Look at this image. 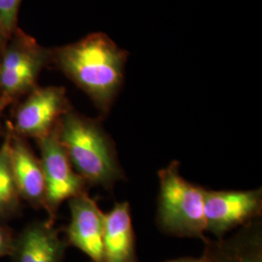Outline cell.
Here are the masks:
<instances>
[{
    "mask_svg": "<svg viewBox=\"0 0 262 262\" xmlns=\"http://www.w3.org/2000/svg\"><path fill=\"white\" fill-rule=\"evenodd\" d=\"M51 66L92 100L101 118L107 116L123 86L129 53L103 32L51 48Z\"/></svg>",
    "mask_w": 262,
    "mask_h": 262,
    "instance_id": "obj_1",
    "label": "cell"
},
{
    "mask_svg": "<svg viewBox=\"0 0 262 262\" xmlns=\"http://www.w3.org/2000/svg\"><path fill=\"white\" fill-rule=\"evenodd\" d=\"M57 132L73 168L88 187L112 190L125 179L115 144L100 119L84 116L72 106L60 119Z\"/></svg>",
    "mask_w": 262,
    "mask_h": 262,
    "instance_id": "obj_2",
    "label": "cell"
},
{
    "mask_svg": "<svg viewBox=\"0 0 262 262\" xmlns=\"http://www.w3.org/2000/svg\"><path fill=\"white\" fill-rule=\"evenodd\" d=\"M180 168L173 160L159 171L157 225L164 234L205 241V188L184 178Z\"/></svg>",
    "mask_w": 262,
    "mask_h": 262,
    "instance_id": "obj_3",
    "label": "cell"
},
{
    "mask_svg": "<svg viewBox=\"0 0 262 262\" xmlns=\"http://www.w3.org/2000/svg\"><path fill=\"white\" fill-rule=\"evenodd\" d=\"M52 64L51 48L39 44L18 27L10 34L0 58V95L12 105L37 88L42 71Z\"/></svg>",
    "mask_w": 262,
    "mask_h": 262,
    "instance_id": "obj_4",
    "label": "cell"
},
{
    "mask_svg": "<svg viewBox=\"0 0 262 262\" xmlns=\"http://www.w3.org/2000/svg\"><path fill=\"white\" fill-rule=\"evenodd\" d=\"M13 106L12 119L5 124L14 134L35 141L55 130L72 107L66 88L59 85H38Z\"/></svg>",
    "mask_w": 262,
    "mask_h": 262,
    "instance_id": "obj_5",
    "label": "cell"
},
{
    "mask_svg": "<svg viewBox=\"0 0 262 262\" xmlns=\"http://www.w3.org/2000/svg\"><path fill=\"white\" fill-rule=\"evenodd\" d=\"M58 126V125H57ZM45 182V205L48 219L56 222L60 205L73 197L88 191V186L73 168L57 127L48 136L36 141Z\"/></svg>",
    "mask_w": 262,
    "mask_h": 262,
    "instance_id": "obj_6",
    "label": "cell"
},
{
    "mask_svg": "<svg viewBox=\"0 0 262 262\" xmlns=\"http://www.w3.org/2000/svg\"><path fill=\"white\" fill-rule=\"evenodd\" d=\"M262 216V189L211 190L204 192L205 230L223 238Z\"/></svg>",
    "mask_w": 262,
    "mask_h": 262,
    "instance_id": "obj_7",
    "label": "cell"
},
{
    "mask_svg": "<svg viewBox=\"0 0 262 262\" xmlns=\"http://www.w3.org/2000/svg\"><path fill=\"white\" fill-rule=\"evenodd\" d=\"M70 223L64 229L68 246L84 253L91 262H103L104 213L88 191L68 200Z\"/></svg>",
    "mask_w": 262,
    "mask_h": 262,
    "instance_id": "obj_8",
    "label": "cell"
},
{
    "mask_svg": "<svg viewBox=\"0 0 262 262\" xmlns=\"http://www.w3.org/2000/svg\"><path fill=\"white\" fill-rule=\"evenodd\" d=\"M54 221H35L15 234L13 262H62L68 244Z\"/></svg>",
    "mask_w": 262,
    "mask_h": 262,
    "instance_id": "obj_9",
    "label": "cell"
},
{
    "mask_svg": "<svg viewBox=\"0 0 262 262\" xmlns=\"http://www.w3.org/2000/svg\"><path fill=\"white\" fill-rule=\"evenodd\" d=\"M10 133V160L19 196L34 209H44L45 182L41 161L28 144V139Z\"/></svg>",
    "mask_w": 262,
    "mask_h": 262,
    "instance_id": "obj_10",
    "label": "cell"
},
{
    "mask_svg": "<svg viewBox=\"0 0 262 262\" xmlns=\"http://www.w3.org/2000/svg\"><path fill=\"white\" fill-rule=\"evenodd\" d=\"M204 262H262V221L256 219L220 239L206 238Z\"/></svg>",
    "mask_w": 262,
    "mask_h": 262,
    "instance_id": "obj_11",
    "label": "cell"
},
{
    "mask_svg": "<svg viewBox=\"0 0 262 262\" xmlns=\"http://www.w3.org/2000/svg\"><path fill=\"white\" fill-rule=\"evenodd\" d=\"M103 262H138L128 202H117L104 214Z\"/></svg>",
    "mask_w": 262,
    "mask_h": 262,
    "instance_id": "obj_12",
    "label": "cell"
},
{
    "mask_svg": "<svg viewBox=\"0 0 262 262\" xmlns=\"http://www.w3.org/2000/svg\"><path fill=\"white\" fill-rule=\"evenodd\" d=\"M21 202L11 167L10 133L6 128L0 146V223L17 217L21 211Z\"/></svg>",
    "mask_w": 262,
    "mask_h": 262,
    "instance_id": "obj_13",
    "label": "cell"
},
{
    "mask_svg": "<svg viewBox=\"0 0 262 262\" xmlns=\"http://www.w3.org/2000/svg\"><path fill=\"white\" fill-rule=\"evenodd\" d=\"M21 0H0V29L8 38L18 28V16Z\"/></svg>",
    "mask_w": 262,
    "mask_h": 262,
    "instance_id": "obj_14",
    "label": "cell"
},
{
    "mask_svg": "<svg viewBox=\"0 0 262 262\" xmlns=\"http://www.w3.org/2000/svg\"><path fill=\"white\" fill-rule=\"evenodd\" d=\"M14 238L15 234L12 229L0 223V258L11 255Z\"/></svg>",
    "mask_w": 262,
    "mask_h": 262,
    "instance_id": "obj_15",
    "label": "cell"
},
{
    "mask_svg": "<svg viewBox=\"0 0 262 262\" xmlns=\"http://www.w3.org/2000/svg\"><path fill=\"white\" fill-rule=\"evenodd\" d=\"M10 105H12L11 101L8 100L7 98H5L4 96L0 95V138H3L5 133H6L5 123L3 122V114H4V111L6 110V108Z\"/></svg>",
    "mask_w": 262,
    "mask_h": 262,
    "instance_id": "obj_16",
    "label": "cell"
},
{
    "mask_svg": "<svg viewBox=\"0 0 262 262\" xmlns=\"http://www.w3.org/2000/svg\"><path fill=\"white\" fill-rule=\"evenodd\" d=\"M166 262H204L203 259L200 258H194V257H183V258H178L174 260H169Z\"/></svg>",
    "mask_w": 262,
    "mask_h": 262,
    "instance_id": "obj_17",
    "label": "cell"
},
{
    "mask_svg": "<svg viewBox=\"0 0 262 262\" xmlns=\"http://www.w3.org/2000/svg\"><path fill=\"white\" fill-rule=\"evenodd\" d=\"M6 40H7V38H0V58H1L2 50H3V47H4V44H5Z\"/></svg>",
    "mask_w": 262,
    "mask_h": 262,
    "instance_id": "obj_18",
    "label": "cell"
},
{
    "mask_svg": "<svg viewBox=\"0 0 262 262\" xmlns=\"http://www.w3.org/2000/svg\"><path fill=\"white\" fill-rule=\"evenodd\" d=\"M0 38H7L5 37V36L2 34V32H1V29H0Z\"/></svg>",
    "mask_w": 262,
    "mask_h": 262,
    "instance_id": "obj_19",
    "label": "cell"
}]
</instances>
